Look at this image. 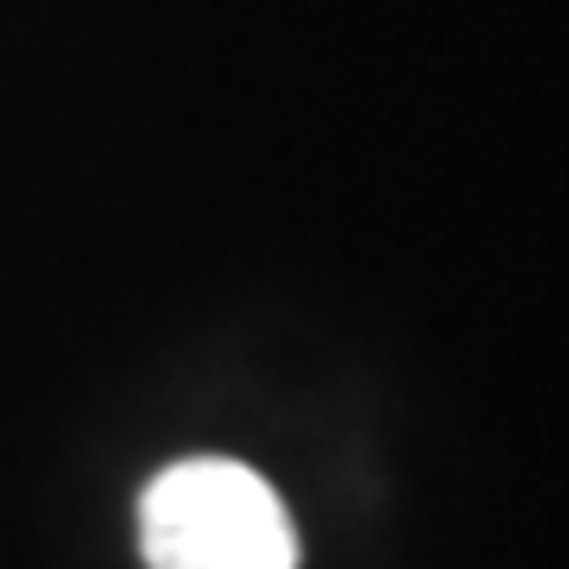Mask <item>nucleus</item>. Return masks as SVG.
Masks as SVG:
<instances>
[{"label": "nucleus", "mask_w": 569, "mask_h": 569, "mask_svg": "<svg viewBox=\"0 0 569 569\" xmlns=\"http://www.w3.org/2000/svg\"><path fill=\"white\" fill-rule=\"evenodd\" d=\"M146 569H298V531L266 475L228 456H190L140 493Z\"/></svg>", "instance_id": "1"}]
</instances>
